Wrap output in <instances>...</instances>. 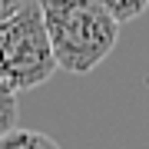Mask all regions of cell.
I'll list each match as a JSON object with an SVG mask.
<instances>
[{"instance_id": "obj_1", "label": "cell", "mask_w": 149, "mask_h": 149, "mask_svg": "<svg viewBox=\"0 0 149 149\" xmlns=\"http://www.w3.org/2000/svg\"><path fill=\"white\" fill-rule=\"evenodd\" d=\"M56 66L66 73H90L113 53L119 20L100 0H37Z\"/></svg>"}, {"instance_id": "obj_2", "label": "cell", "mask_w": 149, "mask_h": 149, "mask_svg": "<svg viewBox=\"0 0 149 149\" xmlns=\"http://www.w3.org/2000/svg\"><path fill=\"white\" fill-rule=\"evenodd\" d=\"M56 70L60 66L40 3L27 0L20 10L0 20V83H7L13 93H23L43 86Z\"/></svg>"}, {"instance_id": "obj_3", "label": "cell", "mask_w": 149, "mask_h": 149, "mask_svg": "<svg viewBox=\"0 0 149 149\" xmlns=\"http://www.w3.org/2000/svg\"><path fill=\"white\" fill-rule=\"evenodd\" d=\"M0 149H60V146H56L47 133L10 126L7 133H0Z\"/></svg>"}, {"instance_id": "obj_4", "label": "cell", "mask_w": 149, "mask_h": 149, "mask_svg": "<svg viewBox=\"0 0 149 149\" xmlns=\"http://www.w3.org/2000/svg\"><path fill=\"white\" fill-rule=\"evenodd\" d=\"M106 10L116 17L119 23H126V20H136V17H143L146 13V7H149V0H100Z\"/></svg>"}, {"instance_id": "obj_5", "label": "cell", "mask_w": 149, "mask_h": 149, "mask_svg": "<svg viewBox=\"0 0 149 149\" xmlns=\"http://www.w3.org/2000/svg\"><path fill=\"white\" fill-rule=\"evenodd\" d=\"M17 123V93L7 83H0V133H7Z\"/></svg>"}, {"instance_id": "obj_6", "label": "cell", "mask_w": 149, "mask_h": 149, "mask_svg": "<svg viewBox=\"0 0 149 149\" xmlns=\"http://www.w3.org/2000/svg\"><path fill=\"white\" fill-rule=\"evenodd\" d=\"M23 3H27V0H0V20H3V17H10L13 10H20Z\"/></svg>"}]
</instances>
